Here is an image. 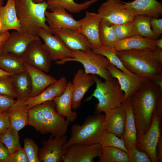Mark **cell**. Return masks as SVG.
Returning a JSON list of instances; mask_svg holds the SVG:
<instances>
[{"instance_id":"37","label":"cell","mask_w":162,"mask_h":162,"mask_svg":"<svg viewBox=\"0 0 162 162\" xmlns=\"http://www.w3.org/2000/svg\"><path fill=\"white\" fill-rule=\"evenodd\" d=\"M102 147H114L120 148L128 153L123 139L119 138L114 134L106 132H104L100 143Z\"/></svg>"},{"instance_id":"7","label":"cell","mask_w":162,"mask_h":162,"mask_svg":"<svg viewBox=\"0 0 162 162\" xmlns=\"http://www.w3.org/2000/svg\"><path fill=\"white\" fill-rule=\"evenodd\" d=\"M72 52V57L57 61L56 64L62 65L68 62H78L83 65L86 74L97 75L105 81L113 78L107 69L110 62L104 56L95 53L91 49L86 51L73 50Z\"/></svg>"},{"instance_id":"16","label":"cell","mask_w":162,"mask_h":162,"mask_svg":"<svg viewBox=\"0 0 162 162\" xmlns=\"http://www.w3.org/2000/svg\"><path fill=\"white\" fill-rule=\"evenodd\" d=\"M95 83L92 74L86 73L82 68L77 70L72 82V109L79 107L85 94Z\"/></svg>"},{"instance_id":"24","label":"cell","mask_w":162,"mask_h":162,"mask_svg":"<svg viewBox=\"0 0 162 162\" xmlns=\"http://www.w3.org/2000/svg\"><path fill=\"white\" fill-rule=\"evenodd\" d=\"M26 70L29 75L32 83L30 98L34 97L41 93L45 88L57 80L52 76L45 74L41 70L26 63Z\"/></svg>"},{"instance_id":"53","label":"cell","mask_w":162,"mask_h":162,"mask_svg":"<svg viewBox=\"0 0 162 162\" xmlns=\"http://www.w3.org/2000/svg\"><path fill=\"white\" fill-rule=\"evenodd\" d=\"M4 0H0V8L2 6Z\"/></svg>"},{"instance_id":"19","label":"cell","mask_w":162,"mask_h":162,"mask_svg":"<svg viewBox=\"0 0 162 162\" xmlns=\"http://www.w3.org/2000/svg\"><path fill=\"white\" fill-rule=\"evenodd\" d=\"M121 2L134 16L143 15L151 18H158L162 14V4L157 0H134L130 2Z\"/></svg>"},{"instance_id":"41","label":"cell","mask_w":162,"mask_h":162,"mask_svg":"<svg viewBox=\"0 0 162 162\" xmlns=\"http://www.w3.org/2000/svg\"><path fill=\"white\" fill-rule=\"evenodd\" d=\"M128 162H151V160L147 153L136 148L129 152Z\"/></svg>"},{"instance_id":"43","label":"cell","mask_w":162,"mask_h":162,"mask_svg":"<svg viewBox=\"0 0 162 162\" xmlns=\"http://www.w3.org/2000/svg\"><path fill=\"white\" fill-rule=\"evenodd\" d=\"M16 101L12 97L0 94V113L7 111Z\"/></svg>"},{"instance_id":"18","label":"cell","mask_w":162,"mask_h":162,"mask_svg":"<svg viewBox=\"0 0 162 162\" xmlns=\"http://www.w3.org/2000/svg\"><path fill=\"white\" fill-rule=\"evenodd\" d=\"M39 38L16 31H13L5 42L1 53H11L22 57L31 43Z\"/></svg>"},{"instance_id":"15","label":"cell","mask_w":162,"mask_h":162,"mask_svg":"<svg viewBox=\"0 0 162 162\" xmlns=\"http://www.w3.org/2000/svg\"><path fill=\"white\" fill-rule=\"evenodd\" d=\"M101 18L98 14L86 11L85 16L78 20L80 32L89 41L91 49L98 48L102 45L99 37V27Z\"/></svg>"},{"instance_id":"27","label":"cell","mask_w":162,"mask_h":162,"mask_svg":"<svg viewBox=\"0 0 162 162\" xmlns=\"http://www.w3.org/2000/svg\"><path fill=\"white\" fill-rule=\"evenodd\" d=\"M72 82L69 81L64 92L52 100L56 104L57 112L65 116L70 123L75 121L77 117V112L72 110Z\"/></svg>"},{"instance_id":"21","label":"cell","mask_w":162,"mask_h":162,"mask_svg":"<svg viewBox=\"0 0 162 162\" xmlns=\"http://www.w3.org/2000/svg\"><path fill=\"white\" fill-rule=\"evenodd\" d=\"M67 83L66 78L62 77L49 86L38 95L26 99L25 103L27 109L28 110L36 105L52 100L55 97L60 95L64 91Z\"/></svg>"},{"instance_id":"51","label":"cell","mask_w":162,"mask_h":162,"mask_svg":"<svg viewBox=\"0 0 162 162\" xmlns=\"http://www.w3.org/2000/svg\"><path fill=\"white\" fill-rule=\"evenodd\" d=\"M4 76H12V75L4 70L0 68V77Z\"/></svg>"},{"instance_id":"34","label":"cell","mask_w":162,"mask_h":162,"mask_svg":"<svg viewBox=\"0 0 162 162\" xmlns=\"http://www.w3.org/2000/svg\"><path fill=\"white\" fill-rule=\"evenodd\" d=\"M95 53L101 54L106 57L110 62L124 74L129 75L131 72L128 71L124 67L120 58L117 55V51L114 48L105 46L92 49Z\"/></svg>"},{"instance_id":"9","label":"cell","mask_w":162,"mask_h":162,"mask_svg":"<svg viewBox=\"0 0 162 162\" xmlns=\"http://www.w3.org/2000/svg\"><path fill=\"white\" fill-rule=\"evenodd\" d=\"M48 9L51 12L46 11L45 15L46 21L52 32L61 28H66L80 32L78 20H75L63 7L52 0H47Z\"/></svg>"},{"instance_id":"44","label":"cell","mask_w":162,"mask_h":162,"mask_svg":"<svg viewBox=\"0 0 162 162\" xmlns=\"http://www.w3.org/2000/svg\"><path fill=\"white\" fill-rule=\"evenodd\" d=\"M9 118L7 111L0 113V134L11 127Z\"/></svg>"},{"instance_id":"28","label":"cell","mask_w":162,"mask_h":162,"mask_svg":"<svg viewBox=\"0 0 162 162\" xmlns=\"http://www.w3.org/2000/svg\"><path fill=\"white\" fill-rule=\"evenodd\" d=\"M154 40L138 35L119 40L114 47L117 51L131 49L150 48L155 50Z\"/></svg>"},{"instance_id":"4","label":"cell","mask_w":162,"mask_h":162,"mask_svg":"<svg viewBox=\"0 0 162 162\" xmlns=\"http://www.w3.org/2000/svg\"><path fill=\"white\" fill-rule=\"evenodd\" d=\"M15 5L23 33L38 36L39 30L42 28L53 34L46 23L45 12L48 7L46 1L36 3L32 0H15Z\"/></svg>"},{"instance_id":"45","label":"cell","mask_w":162,"mask_h":162,"mask_svg":"<svg viewBox=\"0 0 162 162\" xmlns=\"http://www.w3.org/2000/svg\"><path fill=\"white\" fill-rule=\"evenodd\" d=\"M150 24L152 32L158 38L162 33V19L152 18L151 19Z\"/></svg>"},{"instance_id":"11","label":"cell","mask_w":162,"mask_h":162,"mask_svg":"<svg viewBox=\"0 0 162 162\" xmlns=\"http://www.w3.org/2000/svg\"><path fill=\"white\" fill-rule=\"evenodd\" d=\"M22 57L25 63L49 72L52 60L40 38L31 43Z\"/></svg>"},{"instance_id":"42","label":"cell","mask_w":162,"mask_h":162,"mask_svg":"<svg viewBox=\"0 0 162 162\" xmlns=\"http://www.w3.org/2000/svg\"><path fill=\"white\" fill-rule=\"evenodd\" d=\"M6 162H29L26 153L21 147L10 154Z\"/></svg>"},{"instance_id":"50","label":"cell","mask_w":162,"mask_h":162,"mask_svg":"<svg viewBox=\"0 0 162 162\" xmlns=\"http://www.w3.org/2000/svg\"><path fill=\"white\" fill-rule=\"evenodd\" d=\"M154 44L157 47L162 49V38L154 40Z\"/></svg>"},{"instance_id":"49","label":"cell","mask_w":162,"mask_h":162,"mask_svg":"<svg viewBox=\"0 0 162 162\" xmlns=\"http://www.w3.org/2000/svg\"><path fill=\"white\" fill-rule=\"evenodd\" d=\"M162 89V73L155 76L152 80Z\"/></svg>"},{"instance_id":"38","label":"cell","mask_w":162,"mask_h":162,"mask_svg":"<svg viewBox=\"0 0 162 162\" xmlns=\"http://www.w3.org/2000/svg\"><path fill=\"white\" fill-rule=\"evenodd\" d=\"M116 37L118 40L138 35L137 29L133 21L120 24L113 25Z\"/></svg>"},{"instance_id":"39","label":"cell","mask_w":162,"mask_h":162,"mask_svg":"<svg viewBox=\"0 0 162 162\" xmlns=\"http://www.w3.org/2000/svg\"><path fill=\"white\" fill-rule=\"evenodd\" d=\"M0 94L16 98L12 76L0 77Z\"/></svg>"},{"instance_id":"14","label":"cell","mask_w":162,"mask_h":162,"mask_svg":"<svg viewBox=\"0 0 162 162\" xmlns=\"http://www.w3.org/2000/svg\"><path fill=\"white\" fill-rule=\"evenodd\" d=\"M37 36L43 40L44 45L52 61H57L72 57V51L56 35L40 28Z\"/></svg>"},{"instance_id":"26","label":"cell","mask_w":162,"mask_h":162,"mask_svg":"<svg viewBox=\"0 0 162 162\" xmlns=\"http://www.w3.org/2000/svg\"><path fill=\"white\" fill-rule=\"evenodd\" d=\"M0 20L2 24L0 35L11 29L22 32L17 15L15 0H7L5 5L0 8Z\"/></svg>"},{"instance_id":"23","label":"cell","mask_w":162,"mask_h":162,"mask_svg":"<svg viewBox=\"0 0 162 162\" xmlns=\"http://www.w3.org/2000/svg\"><path fill=\"white\" fill-rule=\"evenodd\" d=\"M122 105L125 110L126 117L124 133L121 138L124 140L129 152L136 148L137 140V130L130 97L125 99Z\"/></svg>"},{"instance_id":"5","label":"cell","mask_w":162,"mask_h":162,"mask_svg":"<svg viewBox=\"0 0 162 162\" xmlns=\"http://www.w3.org/2000/svg\"><path fill=\"white\" fill-rule=\"evenodd\" d=\"M105 115L95 114L88 116L82 125L73 124L70 137L62 148L66 149L75 144L89 145L100 143L105 131Z\"/></svg>"},{"instance_id":"1","label":"cell","mask_w":162,"mask_h":162,"mask_svg":"<svg viewBox=\"0 0 162 162\" xmlns=\"http://www.w3.org/2000/svg\"><path fill=\"white\" fill-rule=\"evenodd\" d=\"M161 97L162 89L152 80L145 82L130 97L137 134H144L148 130Z\"/></svg>"},{"instance_id":"30","label":"cell","mask_w":162,"mask_h":162,"mask_svg":"<svg viewBox=\"0 0 162 162\" xmlns=\"http://www.w3.org/2000/svg\"><path fill=\"white\" fill-rule=\"evenodd\" d=\"M17 99H26L30 97L32 89L31 79L26 70L12 76Z\"/></svg>"},{"instance_id":"20","label":"cell","mask_w":162,"mask_h":162,"mask_svg":"<svg viewBox=\"0 0 162 162\" xmlns=\"http://www.w3.org/2000/svg\"><path fill=\"white\" fill-rule=\"evenodd\" d=\"M70 50L86 51L91 49L87 38L79 31L66 28H61L53 32Z\"/></svg>"},{"instance_id":"52","label":"cell","mask_w":162,"mask_h":162,"mask_svg":"<svg viewBox=\"0 0 162 162\" xmlns=\"http://www.w3.org/2000/svg\"><path fill=\"white\" fill-rule=\"evenodd\" d=\"M34 2L36 3H42L45 0H32Z\"/></svg>"},{"instance_id":"46","label":"cell","mask_w":162,"mask_h":162,"mask_svg":"<svg viewBox=\"0 0 162 162\" xmlns=\"http://www.w3.org/2000/svg\"><path fill=\"white\" fill-rule=\"evenodd\" d=\"M10 154L7 148L0 141V162H6Z\"/></svg>"},{"instance_id":"22","label":"cell","mask_w":162,"mask_h":162,"mask_svg":"<svg viewBox=\"0 0 162 162\" xmlns=\"http://www.w3.org/2000/svg\"><path fill=\"white\" fill-rule=\"evenodd\" d=\"M104 127L106 132L114 134L121 138L124 132L126 114L123 106L104 112Z\"/></svg>"},{"instance_id":"12","label":"cell","mask_w":162,"mask_h":162,"mask_svg":"<svg viewBox=\"0 0 162 162\" xmlns=\"http://www.w3.org/2000/svg\"><path fill=\"white\" fill-rule=\"evenodd\" d=\"M68 140L65 134L59 137H54L51 135L47 140L42 141L43 146L39 149L38 158L40 162H60L65 154L66 149H63V146Z\"/></svg>"},{"instance_id":"29","label":"cell","mask_w":162,"mask_h":162,"mask_svg":"<svg viewBox=\"0 0 162 162\" xmlns=\"http://www.w3.org/2000/svg\"><path fill=\"white\" fill-rule=\"evenodd\" d=\"M25 63L22 57L14 54H0V68L12 75L26 71Z\"/></svg>"},{"instance_id":"17","label":"cell","mask_w":162,"mask_h":162,"mask_svg":"<svg viewBox=\"0 0 162 162\" xmlns=\"http://www.w3.org/2000/svg\"><path fill=\"white\" fill-rule=\"evenodd\" d=\"M107 69L112 77L118 80L121 89L124 93L125 99L130 97L145 82L137 74L132 73L129 75L126 74L110 63Z\"/></svg>"},{"instance_id":"47","label":"cell","mask_w":162,"mask_h":162,"mask_svg":"<svg viewBox=\"0 0 162 162\" xmlns=\"http://www.w3.org/2000/svg\"><path fill=\"white\" fill-rule=\"evenodd\" d=\"M156 151L158 162H162V136L161 133L157 144Z\"/></svg>"},{"instance_id":"54","label":"cell","mask_w":162,"mask_h":162,"mask_svg":"<svg viewBox=\"0 0 162 162\" xmlns=\"http://www.w3.org/2000/svg\"><path fill=\"white\" fill-rule=\"evenodd\" d=\"M1 29H2V24H1V21L0 20V31L1 30Z\"/></svg>"},{"instance_id":"6","label":"cell","mask_w":162,"mask_h":162,"mask_svg":"<svg viewBox=\"0 0 162 162\" xmlns=\"http://www.w3.org/2000/svg\"><path fill=\"white\" fill-rule=\"evenodd\" d=\"M96 84L93 93L86 99L90 100L92 97L98 100L95 106V114H100L109 110L121 106L124 102L125 94L121 89L118 80L113 78L103 82L96 75L92 74Z\"/></svg>"},{"instance_id":"31","label":"cell","mask_w":162,"mask_h":162,"mask_svg":"<svg viewBox=\"0 0 162 162\" xmlns=\"http://www.w3.org/2000/svg\"><path fill=\"white\" fill-rule=\"evenodd\" d=\"M99 157V162H128V153L114 147H102Z\"/></svg>"},{"instance_id":"36","label":"cell","mask_w":162,"mask_h":162,"mask_svg":"<svg viewBox=\"0 0 162 162\" xmlns=\"http://www.w3.org/2000/svg\"><path fill=\"white\" fill-rule=\"evenodd\" d=\"M71 13L77 14L85 10L94 3L99 0H89L78 4L74 0H52Z\"/></svg>"},{"instance_id":"35","label":"cell","mask_w":162,"mask_h":162,"mask_svg":"<svg viewBox=\"0 0 162 162\" xmlns=\"http://www.w3.org/2000/svg\"><path fill=\"white\" fill-rule=\"evenodd\" d=\"M0 141L7 148L10 154L21 147L18 132L11 127L0 134Z\"/></svg>"},{"instance_id":"8","label":"cell","mask_w":162,"mask_h":162,"mask_svg":"<svg viewBox=\"0 0 162 162\" xmlns=\"http://www.w3.org/2000/svg\"><path fill=\"white\" fill-rule=\"evenodd\" d=\"M160 118L157 112L152 116L151 125L144 134H137L136 148L146 152L152 162H158L157 154V146L161 134Z\"/></svg>"},{"instance_id":"48","label":"cell","mask_w":162,"mask_h":162,"mask_svg":"<svg viewBox=\"0 0 162 162\" xmlns=\"http://www.w3.org/2000/svg\"><path fill=\"white\" fill-rule=\"evenodd\" d=\"M10 34V33L8 31H7L0 35V54L3 44L8 37Z\"/></svg>"},{"instance_id":"2","label":"cell","mask_w":162,"mask_h":162,"mask_svg":"<svg viewBox=\"0 0 162 162\" xmlns=\"http://www.w3.org/2000/svg\"><path fill=\"white\" fill-rule=\"evenodd\" d=\"M28 125L42 134H51L59 137L65 134L70 123L56 110L53 100L36 105L28 110Z\"/></svg>"},{"instance_id":"25","label":"cell","mask_w":162,"mask_h":162,"mask_svg":"<svg viewBox=\"0 0 162 162\" xmlns=\"http://www.w3.org/2000/svg\"><path fill=\"white\" fill-rule=\"evenodd\" d=\"M26 99H17L7 111L11 126L19 131L28 125V110L26 104Z\"/></svg>"},{"instance_id":"40","label":"cell","mask_w":162,"mask_h":162,"mask_svg":"<svg viewBox=\"0 0 162 162\" xmlns=\"http://www.w3.org/2000/svg\"><path fill=\"white\" fill-rule=\"evenodd\" d=\"M24 144L23 148L29 162H40L38 156L39 147L34 141L32 139L27 137L24 139Z\"/></svg>"},{"instance_id":"3","label":"cell","mask_w":162,"mask_h":162,"mask_svg":"<svg viewBox=\"0 0 162 162\" xmlns=\"http://www.w3.org/2000/svg\"><path fill=\"white\" fill-rule=\"evenodd\" d=\"M117 55L128 71L137 74L145 82L152 80L162 73V63L152 49L123 50L117 51Z\"/></svg>"},{"instance_id":"10","label":"cell","mask_w":162,"mask_h":162,"mask_svg":"<svg viewBox=\"0 0 162 162\" xmlns=\"http://www.w3.org/2000/svg\"><path fill=\"white\" fill-rule=\"evenodd\" d=\"M101 20L113 25L127 23L133 21L134 16L119 0H107L98 9Z\"/></svg>"},{"instance_id":"33","label":"cell","mask_w":162,"mask_h":162,"mask_svg":"<svg viewBox=\"0 0 162 162\" xmlns=\"http://www.w3.org/2000/svg\"><path fill=\"white\" fill-rule=\"evenodd\" d=\"M151 18L144 15H139L134 16L133 21L137 29L138 35L155 40L158 38L151 29Z\"/></svg>"},{"instance_id":"32","label":"cell","mask_w":162,"mask_h":162,"mask_svg":"<svg viewBox=\"0 0 162 162\" xmlns=\"http://www.w3.org/2000/svg\"><path fill=\"white\" fill-rule=\"evenodd\" d=\"M113 24L101 20L99 25V39L102 46L114 48L118 40L113 28Z\"/></svg>"},{"instance_id":"13","label":"cell","mask_w":162,"mask_h":162,"mask_svg":"<svg viewBox=\"0 0 162 162\" xmlns=\"http://www.w3.org/2000/svg\"><path fill=\"white\" fill-rule=\"evenodd\" d=\"M100 143L92 145L75 144L67 148L61 161L64 162H93L98 157L102 148Z\"/></svg>"}]
</instances>
